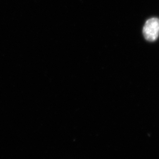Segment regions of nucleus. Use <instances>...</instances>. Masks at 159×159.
I'll return each mask as SVG.
<instances>
[{
    "instance_id": "nucleus-1",
    "label": "nucleus",
    "mask_w": 159,
    "mask_h": 159,
    "mask_svg": "<svg viewBox=\"0 0 159 159\" xmlns=\"http://www.w3.org/2000/svg\"><path fill=\"white\" fill-rule=\"evenodd\" d=\"M143 33L148 41H155L159 35V19L152 18L147 20L143 28Z\"/></svg>"
}]
</instances>
